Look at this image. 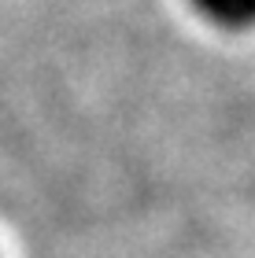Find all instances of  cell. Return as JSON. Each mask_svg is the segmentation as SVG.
I'll use <instances>...</instances> for the list:
<instances>
[{"label": "cell", "mask_w": 255, "mask_h": 258, "mask_svg": "<svg viewBox=\"0 0 255 258\" xmlns=\"http://www.w3.org/2000/svg\"><path fill=\"white\" fill-rule=\"evenodd\" d=\"M192 8L207 22L226 26V30H240L255 22V0H192Z\"/></svg>", "instance_id": "6da1fadb"}]
</instances>
